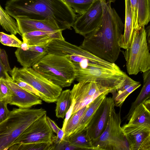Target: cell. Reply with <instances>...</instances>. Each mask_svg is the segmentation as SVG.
I'll list each match as a JSON object with an SVG mask.
<instances>
[{"label":"cell","mask_w":150,"mask_h":150,"mask_svg":"<svg viewBox=\"0 0 150 150\" xmlns=\"http://www.w3.org/2000/svg\"><path fill=\"white\" fill-rule=\"evenodd\" d=\"M13 81L22 88L30 92L40 98L39 93L33 86L28 83L18 79H13Z\"/></svg>","instance_id":"e575fe53"},{"label":"cell","mask_w":150,"mask_h":150,"mask_svg":"<svg viewBox=\"0 0 150 150\" xmlns=\"http://www.w3.org/2000/svg\"><path fill=\"white\" fill-rule=\"evenodd\" d=\"M20 32L22 35L34 31L57 33L62 31L55 23L50 21L30 19H17Z\"/></svg>","instance_id":"d6986e66"},{"label":"cell","mask_w":150,"mask_h":150,"mask_svg":"<svg viewBox=\"0 0 150 150\" xmlns=\"http://www.w3.org/2000/svg\"><path fill=\"white\" fill-rule=\"evenodd\" d=\"M32 68L47 79L62 88L70 86L75 79V66L64 56L47 54Z\"/></svg>","instance_id":"277c9868"},{"label":"cell","mask_w":150,"mask_h":150,"mask_svg":"<svg viewBox=\"0 0 150 150\" xmlns=\"http://www.w3.org/2000/svg\"><path fill=\"white\" fill-rule=\"evenodd\" d=\"M102 0H95L91 7L77 17L72 27L75 32L84 37L94 30L102 17Z\"/></svg>","instance_id":"7c38bea8"},{"label":"cell","mask_w":150,"mask_h":150,"mask_svg":"<svg viewBox=\"0 0 150 150\" xmlns=\"http://www.w3.org/2000/svg\"><path fill=\"white\" fill-rule=\"evenodd\" d=\"M64 139L79 148L81 150H98L92 143L88 134L86 128L81 132Z\"/></svg>","instance_id":"d4e9b609"},{"label":"cell","mask_w":150,"mask_h":150,"mask_svg":"<svg viewBox=\"0 0 150 150\" xmlns=\"http://www.w3.org/2000/svg\"><path fill=\"white\" fill-rule=\"evenodd\" d=\"M130 6L135 30L150 21V0H127Z\"/></svg>","instance_id":"e0dca14e"},{"label":"cell","mask_w":150,"mask_h":150,"mask_svg":"<svg viewBox=\"0 0 150 150\" xmlns=\"http://www.w3.org/2000/svg\"><path fill=\"white\" fill-rule=\"evenodd\" d=\"M116 0H108L106 3L109 4H111V2H114Z\"/></svg>","instance_id":"b9f144b4"},{"label":"cell","mask_w":150,"mask_h":150,"mask_svg":"<svg viewBox=\"0 0 150 150\" xmlns=\"http://www.w3.org/2000/svg\"><path fill=\"white\" fill-rule=\"evenodd\" d=\"M141 85L139 82L134 80L128 76L122 85L112 93L115 106L121 108L129 95Z\"/></svg>","instance_id":"603a6c76"},{"label":"cell","mask_w":150,"mask_h":150,"mask_svg":"<svg viewBox=\"0 0 150 150\" xmlns=\"http://www.w3.org/2000/svg\"><path fill=\"white\" fill-rule=\"evenodd\" d=\"M125 19L124 33L119 42L121 48L126 49L131 45L135 30L130 5L127 0H125Z\"/></svg>","instance_id":"44dd1931"},{"label":"cell","mask_w":150,"mask_h":150,"mask_svg":"<svg viewBox=\"0 0 150 150\" xmlns=\"http://www.w3.org/2000/svg\"><path fill=\"white\" fill-rule=\"evenodd\" d=\"M53 150H81V149L71 144L68 140L64 139L60 143L53 144Z\"/></svg>","instance_id":"d6a6232c"},{"label":"cell","mask_w":150,"mask_h":150,"mask_svg":"<svg viewBox=\"0 0 150 150\" xmlns=\"http://www.w3.org/2000/svg\"><path fill=\"white\" fill-rule=\"evenodd\" d=\"M145 26L135 30L131 46L122 51L129 75H136L150 69V52Z\"/></svg>","instance_id":"8992f818"},{"label":"cell","mask_w":150,"mask_h":150,"mask_svg":"<svg viewBox=\"0 0 150 150\" xmlns=\"http://www.w3.org/2000/svg\"></svg>","instance_id":"7bdbcfd3"},{"label":"cell","mask_w":150,"mask_h":150,"mask_svg":"<svg viewBox=\"0 0 150 150\" xmlns=\"http://www.w3.org/2000/svg\"><path fill=\"white\" fill-rule=\"evenodd\" d=\"M115 106L113 99L111 97H106L100 104L86 127L92 141L98 137L105 129Z\"/></svg>","instance_id":"4fadbf2b"},{"label":"cell","mask_w":150,"mask_h":150,"mask_svg":"<svg viewBox=\"0 0 150 150\" xmlns=\"http://www.w3.org/2000/svg\"><path fill=\"white\" fill-rule=\"evenodd\" d=\"M125 135L145 128L150 129V110L143 103L134 110L127 124L122 127Z\"/></svg>","instance_id":"2e32d148"},{"label":"cell","mask_w":150,"mask_h":150,"mask_svg":"<svg viewBox=\"0 0 150 150\" xmlns=\"http://www.w3.org/2000/svg\"><path fill=\"white\" fill-rule=\"evenodd\" d=\"M143 85L141 91L135 101L133 102L125 119L129 120L134 110L140 105L150 98V69L143 74Z\"/></svg>","instance_id":"cb8c5ba5"},{"label":"cell","mask_w":150,"mask_h":150,"mask_svg":"<svg viewBox=\"0 0 150 150\" xmlns=\"http://www.w3.org/2000/svg\"><path fill=\"white\" fill-rule=\"evenodd\" d=\"M75 103V100L74 99L72 100L71 105L69 108L66 113L65 116V118L63 123V125L62 129L64 131H65V129L67 122L72 114L73 109Z\"/></svg>","instance_id":"d590c367"},{"label":"cell","mask_w":150,"mask_h":150,"mask_svg":"<svg viewBox=\"0 0 150 150\" xmlns=\"http://www.w3.org/2000/svg\"><path fill=\"white\" fill-rule=\"evenodd\" d=\"M47 111L42 108H13L7 118L0 123V150H7L32 123Z\"/></svg>","instance_id":"3957f363"},{"label":"cell","mask_w":150,"mask_h":150,"mask_svg":"<svg viewBox=\"0 0 150 150\" xmlns=\"http://www.w3.org/2000/svg\"><path fill=\"white\" fill-rule=\"evenodd\" d=\"M89 105V104L72 114L65 129L64 139L69 137L73 134L77 126L81 117Z\"/></svg>","instance_id":"83f0119b"},{"label":"cell","mask_w":150,"mask_h":150,"mask_svg":"<svg viewBox=\"0 0 150 150\" xmlns=\"http://www.w3.org/2000/svg\"><path fill=\"white\" fill-rule=\"evenodd\" d=\"M0 41L4 45L17 48L20 47L23 42L15 35H8L2 32L0 33Z\"/></svg>","instance_id":"4dcf8cb0"},{"label":"cell","mask_w":150,"mask_h":150,"mask_svg":"<svg viewBox=\"0 0 150 150\" xmlns=\"http://www.w3.org/2000/svg\"><path fill=\"white\" fill-rule=\"evenodd\" d=\"M71 103V90L67 89L62 91L57 101L55 110L56 116L58 118H64Z\"/></svg>","instance_id":"484cf974"},{"label":"cell","mask_w":150,"mask_h":150,"mask_svg":"<svg viewBox=\"0 0 150 150\" xmlns=\"http://www.w3.org/2000/svg\"><path fill=\"white\" fill-rule=\"evenodd\" d=\"M110 90L94 82H80L71 90V100L75 103L72 114L88 105L103 93Z\"/></svg>","instance_id":"8fae6325"},{"label":"cell","mask_w":150,"mask_h":150,"mask_svg":"<svg viewBox=\"0 0 150 150\" xmlns=\"http://www.w3.org/2000/svg\"><path fill=\"white\" fill-rule=\"evenodd\" d=\"M12 79H18L30 84L40 93V98L46 102H57L62 88L50 82L33 68H19L16 66L9 71Z\"/></svg>","instance_id":"ba28073f"},{"label":"cell","mask_w":150,"mask_h":150,"mask_svg":"<svg viewBox=\"0 0 150 150\" xmlns=\"http://www.w3.org/2000/svg\"><path fill=\"white\" fill-rule=\"evenodd\" d=\"M75 13L82 15L91 6L95 0H63Z\"/></svg>","instance_id":"f546056e"},{"label":"cell","mask_w":150,"mask_h":150,"mask_svg":"<svg viewBox=\"0 0 150 150\" xmlns=\"http://www.w3.org/2000/svg\"><path fill=\"white\" fill-rule=\"evenodd\" d=\"M9 103L8 100H0V123L5 120L8 116L10 111L8 109L7 105Z\"/></svg>","instance_id":"836d02e7"},{"label":"cell","mask_w":150,"mask_h":150,"mask_svg":"<svg viewBox=\"0 0 150 150\" xmlns=\"http://www.w3.org/2000/svg\"><path fill=\"white\" fill-rule=\"evenodd\" d=\"M47 116L46 113L32 123L16 139L13 145L36 143L53 144L56 136L47 122Z\"/></svg>","instance_id":"30bf717a"},{"label":"cell","mask_w":150,"mask_h":150,"mask_svg":"<svg viewBox=\"0 0 150 150\" xmlns=\"http://www.w3.org/2000/svg\"><path fill=\"white\" fill-rule=\"evenodd\" d=\"M46 121L48 125L53 132L57 134L60 128L57 126L54 121L51 120L47 116L46 117Z\"/></svg>","instance_id":"f35d334b"},{"label":"cell","mask_w":150,"mask_h":150,"mask_svg":"<svg viewBox=\"0 0 150 150\" xmlns=\"http://www.w3.org/2000/svg\"><path fill=\"white\" fill-rule=\"evenodd\" d=\"M103 14L96 29L84 37L80 47L111 63L117 59L120 52L119 42L124 24L111 4L102 0Z\"/></svg>","instance_id":"6da1fadb"},{"label":"cell","mask_w":150,"mask_h":150,"mask_svg":"<svg viewBox=\"0 0 150 150\" xmlns=\"http://www.w3.org/2000/svg\"><path fill=\"white\" fill-rule=\"evenodd\" d=\"M129 150H150V129H140L125 135Z\"/></svg>","instance_id":"ffe728a7"},{"label":"cell","mask_w":150,"mask_h":150,"mask_svg":"<svg viewBox=\"0 0 150 150\" xmlns=\"http://www.w3.org/2000/svg\"><path fill=\"white\" fill-rule=\"evenodd\" d=\"M47 47L48 54L66 57L72 62L75 68L95 66L114 69L120 68L115 63L100 58L86 50L65 40L54 39L47 45Z\"/></svg>","instance_id":"5b68a950"},{"label":"cell","mask_w":150,"mask_h":150,"mask_svg":"<svg viewBox=\"0 0 150 150\" xmlns=\"http://www.w3.org/2000/svg\"><path fill=\"white\" fill-rule=\"evenodd\" d=\"M0 60L2 63L5 66L8 71H9L11 69L10 68L8 63L7 54L4 49L0 48Z\"/></svg>","instance_id":"8d00e7d4"},{"label":"cell","mask_w":150,"mask_h":150,"mask_svg":"<svg viewBox=\"0 0 150 150\" xmlns=\"http://www.w3.org/2000/svg\"><path fill=\"white\" fill-rule=\"evenodd\" d=\"M75 68V80L78 82H95L109 89L111 93L120 88L128 76L120 68L114 69L94 66Z\"/></svg>","instance_id":"52a82bcc"},{"label":"cell","mask_w":150,"mask_h":150,"mask_svg":"<svg viewBox=\"0 0 150 150\" xmlns=\"http://www.w3.org/2000/svg\"><path fill=\"white\" fill-rule=\"evenodd\" d=\"M22 37L23 42L30 46L46 45L54 39L65 40L62 35V31L57 33L34 31L25 33Z\"/></svg>","instance_id":"ac0fdd59"},{"label":"cell","mask_w":150,"mask_h":150,"mask_svg":"<svg viewBox=\"0 0 150 150\" xmlns=\"http://www.w3.org/2000/svg\"><path fill=\"white\" fill-rule=\"evenodd\" d=\"M109 93H110V91L103 93L89 104L81 117L76 128L70 136L79 132L86 128L96 111Z\"/></svg>","instance_id":"7402d4cb"},{"label":"cell","mask_w":150,"mask_h":150,"mask_svg":"<svg viewBox=\"0 0 150 150\" xmlns=\"http://www.w3.org/2000/svg\"><path fill=\"white\" fill-rule=\"evenodd\" d=\"M120 111L116 113L114 108L106 128L101 135L92 141L98 150H129L127 139L120 125Z\"/></svg>","instance_id":"9c48e42d"},{"label":"cell","mask_w":150,"mask_h":150,"mask_svg":"<svg viewBox=\"0 0 150 150\" xmlns=\"http://www.w3.org/2000/svg\"><path fill=\"white\" fill-rule=\"evenodd\" d=\"M5 9L16 20L50 21L62 31L70 29L77 18L73 9L63 0H8Z\"/></svg>","instance_id":"7a4b0ae2"},{"label":"cell","mask_w":150,"mask_h":150,"mask_svg":"<svg viewBox=\"0 0 150 150\" xmlns=\"http://www.w3.org/2000/svg\"><path fill=\"white\" fill-rule=\"evenodd\" d=\"M8 71L1 61L0 60V79L8 80L12 77L9 76L7 73Z\"/></svg>","instance_id":"74e56055"},{"label":"cell","mask_w":150,"mask_h":150,"mask_svg":"<svg viewBox=\"0 0 150 150\" xmlns=\"http://www.w3.org/2000/svg\"><path fill=\"white\" fill-rule=\"evenodd\" d=\"M53 144L45 143H20L13 145L8 149L9 150H52Z\"/></svg>","instance_id":"f1b7e54d"},{"label":"cell","mask_w":150,"mask_h":150,"mask_svg":"<svg viewBox=\"0 0 150 150\" xmlns=\"http://www.w3.org/2000/svg\"><path fill=\"white\" fill-rule=\"evenodd\" d=\"M47 45L30 46L23 42L15 52L17 61L23 67H33L48 54Z\"/></svg>","instance_id":"5bb4252c"},{"label":"cell","mask_w":150,"mask_h":150,"mask_svg":"<svg viewBox=\"0 0 150 150\" xmlns=\"http://www.w3.org/2000/svg\"><path fill=\"white\" fill-rule=\"evenodd\" d=\"M0 5V22L1 25L5 30L11 34H19L22 36L18 23Z\"/></svg>","instance_id":"4316f807"},{"label":"cell","mask_w":150,"mask_h":150,"mask_svg":"<svg viewBox=\"0 0 150 150\" xmlns=\"http://www.w3.org/2000/svg\"><path fill=\"white\" fill-rule=\"evenodd\" d=\"M12 95L10 88L5 83L3 79H0V100H8L9 104Z\"/></svg>","instance_id":"1f68e13d"},{"label":"cell","mask_w":150,"mask_h":150,"mask_svg":"<svg viewBox=\"0 0 150 150\" xmlns=\"http://www.w3.org/2000/svg\"><path fill=\"white\" fill-rule=\"evenodd\" d=\"M57 134L56 139L54 143L55 144L60 143L64 139L65 136V132L62 128L59 130Z\"/></svg>","instance_id":"ab89813d"},{"label":"cell","mask_w":150,"mask_h":150,"mask_svg":"<svg viewBox=\"0 0 150 150\" xmlns=\"http://www.w3.org/2000/svg\"><path fill=\"white\" fill-rule=\"evenodd\" d=\"M147 43L148 48L150 50V24L145 29Z\"/></svg>","instance_id":"60d3db41"},{"label":"cell","mask_w":150,"mask_h":150,"mask_svg":"<svg viewBox=\"0 0 150 150\" xmlns=\"http://www.w3.org/2000/svg\"><path fill=\"white\" fill-rule=\"evenodd\" d=\"M3 80L12 92L10 105L19 108H27L42 104V100L39 97L18 86L13 81L12 78L8 80Z\"/></svg>","instance_id":"9a60e30c"}]
</instances>
